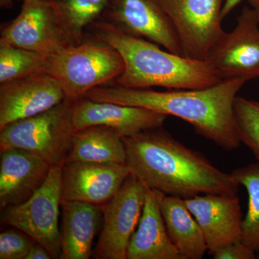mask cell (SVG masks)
Wrapping results in <instances>:
<instances>
[{
  "instance_id": "18",
  "label": "cell",
  "mask_w": 259,
  "mask_h": 259,
  "mask_svg": "<svg viewBox=\"0 0 259 259\" xmlns=\"http://www.w3.org/2000/svg\"><path fill=\"white\" fill-rule=\"evenodd\" d=\"M61 259H89L94 239L103 225L102 206L62 201Z\"/></svg>"
},
{
  "instance_id": "12",
  "label": "cell",
  "mask_w": 259,
  "mask_h": 259,
  "mask_svg": "<svg viewBox=\"0 0 259 259\" xmlns=\"http://www.w3.org/2000/svg\"><path fill=\"white\" fill-rule=\"evenodd\" d=\"M66 99L62 84L48 73L0 83V130L47 111Z\"/></svg>"
},
{
  "instance_id": "23",
  "label": "cell",
  "mask_w": 259,
  "mask_h": 259,
  "mask_svg": "<svg viewBox=\"0 0 259 259\" xmlns=\"http://www.w3.org/2000/svg\"><path fill=\"white\" fill-rule=\"evenodd\" d=\"M231 174L240 185L245 187L248 195V210L243 221L242 242L259 253V163L236 168Z\"/></svg>"
},
{
  "instance_id": "13",
  "label": "cell",
  "mask_w": 259,
  "mask_h": 259,
  "mask_svg": "<svg viewBox=\"0 0 259 259\" xmlns=\"http://www.w3.org/2000/svg\"><path fill=\"white\" fill-rule=\"evenodd\" d=\"M131 172L127 164L74 162L62 166V201L103 207L115 195Z\"/></svg>"
},
{
  "instance_id": "30",
  "label": "cell",
  "mask_w": 259,
  "mask_h": 259,
  "mask_svg": "<svg viewBox=\"0 0 259 259\" xmlns=\"http://www.w3.org/2000/svg\"><path fill=\"white\" fill-rule=\"evenodd\" d=\"M249 3L252 7L259 9V0H249Z\"/></svg>"
},
{
  "instance_id": "25",
  "label": "cell",
  "mask_w": 259,
  "mask_h": 259,
  "mask_svg": "<svg viewBox=\"0 0 259 259\" xmlns=\"http://www.w3.org/2000/svg\"><path fill=\"white\" fill-rule=\"evenodd\" d=\"M35 241L18 228L0 234V259H26Z\"/></svg>"
},
{
  "instance_id": "22",
  "label": "cell",
  "mask_w": 259,
  "mask_h": 259,
  "mask_svg": "<svg viewBox=\"0 0 259 259\" xmlns=\"http://www.w3.org/2000/svg\"><path fill=\"white\" fill-rule=\"evenodd\" d=\"M48 56L11 45L0 44V83L47 73Z\"/></svg>"
},
{
  "instance_id": "7",
  "label": "cell",
  "mask_w": 259,
  "mask_h": 259,
  "mask_svg": "<svg viewBox=\"0 0 259 259\" xmlns=\"http://www.w3.org/2000/svg\"><path fill=\"white\" fill-rule=\"evenodd\" d=\"M180 40L184 56L206 60L225 33L221 21L223 0H158Z\"/></svg>"
},
{
  "instance_id": "14",
  "label": "cell",
  "mask_w": 259,
  "mask_h": 259,
  "mask_svg": "<svg viewBox=\"0 0 259 259\" xmlns=\"http://www.w3.org/2000/svg\"><path fill=\"white\" fill-rule=\"evenodd\" d=\"M72 117L76 131L105 125L125 138L163 127L168 115L143 107L95 102L82 97L73 102Z\"/></svg>"
},
{
  "instance_id": "15",
  "label": "cell",
  "mask_w": 259,
  "mask_h": 259,
  "mask_svg": "<svg viewBox=\"0 0 259 259\" xmlns=\"http://www.w3.org/2000/svg\"><path fill=\"white\" fill-rule=\"evenodd\" d=\"M185 201L202 229L210 254L242 241L243 220L237 196L204 194Z\"/></svg>"
},
{
  "instance_id": "9",
  "label": "cell",
  "mask_w": 259,
  "mask_h": 259,
  "mask_svg": "<svg viewBox=\"0 0 259 259\" xmlns=\"http://www.w3.org/2000/svg\"><path fill=\"white\" fill-rule=\"evenodd\" d=\"M221 79L259 77V9L245 7L236 28L226 32L206 59Z\"/></svg>"
},
{
  "instance_id": "20",
  "label": "cell",
  "mask_w": 259,
  "mask_h": 259,
  "mask_svg": "<svg viewBox=\"0 0 259 259\" xmlns=\"http://www.w3.org/2000/svg\"><path fill=\"white\" fill-rule=\"evenodd\" d=\"M126 158L122 136L107 126L95 125L75 131L72 147L64 163L91 162L126 164Z\"/></svg>"
},
{
  "instance_id": "1",
  "label": "cell",
  "mask_w": 259,
  "mask_h": 259,
  "mask_svg": "<svg viewBox=\"0 0 259 259\" xmlns=\"http://www.w3.org/2000/svg\"><path fill=\"white\" fill-rule=\"evenodd\" d=\"M126 164L146 187L186 199L201 194L236 196L240 185L202 153L158 127L122 138Z\"/></svg>"
},
{
  "instance_id": "3",
  "label": "cell",
  "mask_w": 259,
  "mask_h": 259,
  "mask_svg": "<svg viewBox=\"0 0 259 259\" xmlns=\"http://www.w3.org/2000/svg\"><path fill=\"white\" fill-rule=\"evenodd\" d=\"M89 30L92 37L115 48L122 56L125 67L114 84L132 89L197 90L222 81L207 60H194L162 50L158 44L126 33L102 19Z\"/></svg>"
},
{
  "instance_id": "2",
  "label": "cell",
  "mask_w": 259,
  "mask_h": 259,
  "mask_svg": "<svg viewBox=\"0 0 259 259\" xmlns=\"http://www.w3.org/2000/svg\"><path fill=\"white\" fill-rule=\"evenodd\" d=\"M248 81L245 78H232L207 88L164 92L104 85L92 89L83 97L175 116L190 123L199 136L231 151L241 144L235 120L234 102L237 94Z\"/></svg>"
},
{
  "instance_id": "5",
  "label": "cell",
  "mask_w": 259,
  "mask_h": 259,
  "mask_svg": "<svg viewBox=\"0 0 259 259\" xmlns=\"http://www.w3.org/2000/svg\"><path fill=\"white\" fill-rule=\"evenodd\" d=\"M72 104L66 99L47 111L5 126L0 130V149L21 148L40 156L51 166H62L76 131Z\"/></svg>"
},
{
  "instance_id": "17",
  "label": "cell",
  "mask_w": 259,
  "mask_h": 259,
  "mask_svg": "<svg viewBox=\"0 0 259 259\" xmlns=\"http://www.w3.org/2000/svg\"><path fill=\"white\" fill-rule=\"evenodd\" d=\"M127 259H182L167 232L159 204V192L146 187L139 226L127 248Z\"/></svg>"
},
{
  "instance_id": "6",
  "label": "cell",
  "mask_w": 259,
  "mask_h": 259,
  "mask_svg": "<svg viewBox=\"0 0 259 259\" xmlns=\"http://www.w3.org/2000/svg\"><path fill=\"white\" fill-rule=\"evenodd\" d=\"M62 202V166H51L47 180L28 200L2 209L1 222L31 237L49 252L53 259L60 258L61 235L59 218Z\"/></svg>"
},
{
  "instance_id": "19",
  "label": "cell",
  "mask_w": 259,
  "mask_h": 259,
  "mask_svg": "<svg viewBox=\"0 0 259 259\" xmlns=\"http://www.w3.org/2000/svg\"><path fill=\"white\" fill-rule=\"evenodd\" d=\"M162 216L170 239L182 259H201L208 251L202 229L185 199L159 192Z\"/></svg>"
},
{
  "instance_id": "24",
  "label": "cell",
  "mask_w": 259,
  "mask_h": 259,
  "mask_svg": "<svg viewBox=\"0 0 259 259\" xmlns=\"http://www.w3.org/2000/svg\"><path fill=\"white\" fill-rule=\"evenodd\" d=\"M234 117L241 144L249 148L259 163V101L237 97Z\"/></svg>"
},
{
  "instance_id": "21",
  "label": "cell",
  "mask_w": 259,
  "mask_h": 259,
  "mask_svg": "<svg viewBox=\"0 0 259 259\" xmlns=\"http://www.w3.org/2000/svg\"><path fill=\"white\" fill-rule=\"evenodd\" d=\"M71 45L84 40L88 29L102 18L110 0H48Z\"/></svg>"
},
{
  "instance_id": "10",
  "label": "cell",
  "mask_w": 259,
  "mask_h": 259,
  "mask_svg": "<svg viewBox=\"0 0 259 259\" xmlns=\"http://www.w3.org/2000/svg\"><path fill=\"white\" fill-rule=\"evenodd\" d=\"M18 16L2 29L0 44L53 55L71 45L48 0H22Z\"/></svg>"
},
{
  "instance_id": "8",
  "label": "cell",
  "mask_w": 259,
  "mask_h": 259,
  "mask_svg": "<svg viewBox=\"0 0 259 259\" xmlns=\"http://www.w3.org/2000/svg\"><path fill=\"white\" fill-rule=\"evenodd\" d=\"M146 186L130 175L103 209V225L94 250L97 259H127L131 237L144 209Z\"/></svg>"
},
{
  "instance_id": "11",
  "label": "cell",
  "mask_w": 259,
  "mask_h": 259,
  "mask_svg": "<svg viewBox=\"0 0 259 259\" xmlns=\"http://www.w3.org/2000/svg\"><path fill=\"white\" fill-rule=\"evenodd\" d=\"M100 19L184 56L176 30L158 0H110Z\"/></svg>"
},
{
  "instance_id": "26",
  "label": "cell",
  "mask_w": 259,
  "mask_h": 259,
  "mask_svg": "<svg viewBox=\"0 0 259 259\" xmlns=\"http://www.w3.org/2000/svg\"><path fill=\"white\" fill-rule=\"evenodd\" d=\"M212 256L214 259H254L255 252L243 242L238 241L218 250Z\"/></svg>"
},
{
  "instance_id": "29",
  "label": "cell",
  "mask_w": 259,
  "mask_h": 259,
  "mask_svg": "<svg viewBox=\"0 0 259 259\" xmlns=\"http://www.w3.org/2000/svg\"><path fill=\"white\" fill-rule=\"evenodd\" d=\"M17 0H0V6L4 9H11Z\"/></svg>"
},
{
  "instance_id": "16",
  "label": "cell",
  "mask_w": 259,
  "mask_h": 259,
  "mask_svg": "<svg viewBox=\"0 0 259 259\" xmlns=\"http://www.w3.org/2000/svg\"><path fill=\"white\" fill-rule=\"evenodd\" d=\"M51 165L21 148L1 151L0 207L18 205L28 200L44 185Z\"/></svg>"
},
{
  "instance_id": "4",
  "label": "cell",
  "mask_w": 259,
  "mask_h": 259,
  "mask_svg": "<svg viewBox=\"0 0 259 259\" xmlns=\"http://www.w3.org/2000/svg\"><path fill=\"white\" fill-rule=\"evenodd\" d=\"M124 67L120 53L94 37L48 56V74L62 84L66 99L73 102L92 89L115 82Z\"/></svg>"
},
{
  "instance_id": "28",
  "label": "cell",
  "mask_w": 259,
  "mask_h": 259,
  "mask_svg": "<svg viewBox=\"0 0 259 259\" xmlns=\"http://www.w3.org/2000/svg\"><path fill=\"white\" fill-rule=\"evenodd\" d=\"M243 0H226L223 5L221 17L222 19L226 18L227 15L231 13L232 10L236 8L237 5L240 4Z\"/></svg>"
},
{
  "instance_id": "27",
  "label": "cell",
  "mask_w": 259,
  "mask_h": 259,
  "mask_svg": "<svg viewBox=\"0 0 259 259\" xmlns=\"http://www.w3.org/2000/svg\"><path fill=\"white\" fill-rule=\"evenodd\" d=\"M49 252L42 245L35 243L29 252L26 259H52Z\"/></svg>"
}]
</instances>
